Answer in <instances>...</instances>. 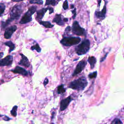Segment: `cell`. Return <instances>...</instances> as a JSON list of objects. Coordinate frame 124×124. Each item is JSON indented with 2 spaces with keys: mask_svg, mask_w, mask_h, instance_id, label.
<instances>
[{
  "mask_svg": "<svg viewBox=\"0 0 124 124\" xmlns=\"http://www.w3.org/2000/svg\"><path fill=\"white\" fill-rule=\"evenodd\" d=\"M88 84L87 79L85 77H80L70 83L69 88L78 91H83Z\"/></svg>",
  "mask_w": 124,
  "mask_h": 124,
  "instance_id": "6da1fadb",
  "label": "cell"
},
{
  "mask_svg": "<svg viewBox=\"0 0 124 124\" xmlns=\"http://www.w3.org/2000/svg\"><path fill=\"white\" fill-rule=\"evenodd\" d=\"M90 48V42L88 39H84L76 47V52L78 55L85 54Z\"/></svg>",
  "mask_w": 124,
  "mask_h": 124,
  "instance_id": "7a4b0ae2",
  "label": "cell"
},
{
  "mask_svg": "<svg viewBox=\"0 0 124 124\" xmlns=\"http://www.w3.org/2000/svg\"><path fill=\"white\" fill-rule=\"evenodd\" d=\"M24 4V3H22L20 4L15 5L11 11L10 18L13 20L18 19L23 12V5Z\"/></svg>",
  "mask_w": 124,
  "mask_h": 124,
  "instance_id": "3957f363",
  "label": "cell"
},
{
  "mask_svg": "<svg viewBox=\"0 0 124 124\" xmlns=\"http://www.w3.org/2000/svg\"><path fill=\"white\" fill-rule=\"evenodd\" d=\"M37 7L35 6H32L28 9V10L25 14L23 15L21 18L19 23L21 24H26L30 22L32 20V15L35 12L36 10Z\"/></svg>",
  "mask_w": 124,
  "mask_h": 124,
  "instance_id": "277c9868",
  "label": "cell"
},
{
  "mask_svg": "<svg viewBox=\"0 0 124 124\" xmlns=\"http://www.w3.org/2000/svg\"><path fill=\"white\" fill-rule=\"evenodd\" d=\"M81 41L78 37H64L61 41V43L65 46H70L78 44Z\"/></svg>",
  "mask_w": 124,
  "mask_h": 124,
  "instance_id": "5b68a950",
  "label": "cell"
},
{
  "mask_svg": "<svg viewBox=\"0 0 124 124\" xmlns=\"http://www.w3.org/2000/svg\"><path fill=\"white\" fill-rule=\"evenodd\" d=\"M72 32L74 34L77 35H84L86 36V31L84 28H81L79 25L77 21H75L73 22L72 27Z\"/></svg>",
  "mask_w": 124,
  "mask_h": 124,
  "instance_id": "8992f818",
  "label": "cell"
},
{
  "mask_svg": "<svg viewBox=\"0 0 124 124\" xmlns=\"http://www.w3.org/2000/svg\"><path fill=\"white\" fill-rule=\"evenodd\" d=\"M87 65V62L84 60H82L80 61L77 64L76 68L74 71L72 76H75L80 73L85 67L86 65Z\"/></svg>",
  "mask_w": 124,
  "mask_h": 124,
  "instance_id": "52a82bcc",
  "label": "cell"
},
{
  "mask_svg": "<svg viewBox=\"0 0 124 124\" xmlns=\"http://www.w3.org/2000/svg\"><path fill=\"white\" fill-rule=\"evenodd\" d=\"M17 30V27L16 25L12 26L10 27L7 28L4 32V36L5 39L10 38L14 32Z\"/></svg>",
  "mask_w": 124,
  "mask_h": 124,
  "instance_id": "ba28073f",
  "label": "cell"
},
{
  "mask_svg": "<svg viewBox=\"0 0 124 124\" xmlns=\"http://www.w3.org/2000/svg\"><path fill=\"white\" fill-rule=\"evenodd\" d=\"M72 100L73 99L70 96H69L67 98L62 100L60 103V110L63 111L65 110Z\"/></svg>",
  "mask_w": 124,
  "mask_h": 124,
  "instance_id": "9c48e42d",
  "label": "cell"
},
{
  "mask_svg": "<svg viewBox=\"0 0 124 124\" xmlns=\"http://www.w3.org/2000/svg\"><path fill=\"white\" fill-rule=\"evenodd\" d=\"M13 62V56L8 55L4 58L1 59L0 62V65L3 66H10Z\"/></svg>",
  "mask_w": 124,
  "mask_h": 124,
  "instance_id": "30bf717a",
  "label": "cell"
},
{
  "mask_svg": "<svg viewBox=\"0 0 124 124\" xmlns=\"http://www.w3.org/2000/svg\"><path fill=\"white\" fill-rule=\"evenodd\" d=\"M11 71L14 73L19 74L23 76H26L28 75V72L27 71H26L24 68L19 66H16L15 69L11 70Z\"/></svg>",
  "mask_w": 124,
  "mask_h": 124,
  "instance_id": "8fae6325",
  "label": "cell"
},
{
  "mask_svg": "<svg viewBox=\"0 0 124 124\" xmlns=\"http://www.w3.org/2000/svg\"><path fill=\"white\" fill-rule=\"evenodd\" d=\"M47 10H48V8H42V9H40V10L38 11L37 12V14H36V20L38 21V22H40V21H41L42 19L43 18V17L44 16L45 13L47 11Z\"/></svg>",
  "mask_w": 124,
  "mask_h": 124,
  "instance_id": "7c38bea8",
  "label": "cell"
},
{
  "mask_svg": "<svg viewBox=\"0 0 124 124\" xmlns=\"http://www.w3.org/2000/svg\"><path fill=\"white\" fill-rule=\"evenodd\" d=\"M20 54L21 56V59L18 62L19 64L24 66L26 67H29L30 65V63L28 59L27 58V57L21 53Z\"/></svg>",
  "mask_w": 124,
  "mask_h": 124,
  "instance_id": "4fadbf2b",
  "label": "cell"
},
{
  "mask_svg": "<svg viewBox=\"0 0 124 124\" xmlns=\"http://www.w3.org/2000/svg\"><path fill=\"white\" fill-rule=\"evenodd\" d=\"M106 14V4L104 5L103 9L101 11H96L95 12V15L97 18H101L102 19L105 17V15Z\"/></svg>",
  "mask_w": 124,
  "mask_h": 124,
  "instance_id": "5bb4252c",
  "label": "cell"
},
{
  "mask_svg": "<svg viewBox=\"0 0 124 124\" xmlns=\"http://www.w3.org/2000/svg\"><path fill=\"white\" fill-rule=\"evenodd\" d=\"M52 21L53 22H55L60 26H63L64 25V21L63 20H62V16L61 14H56Z\"/></svg>",
  "mask_w": 124,
  "mask_h": 124,
  "instance_id": "9a60e30c",
  "label": "cell"
},
{
  "mask_svg": "<svg viewBox=\"0 0 124 124\" xmlns=\"http://www.w3.org/2000/svg\"><path fill=\"white\" fill-rule=\"evenodd\" d=\"M88 61L89 62L90 66H91V68L93 69L94 67V65L96 63V59L94 56H91L88 58Z\"/></svg>",
  "mask_w": 124,
  "mask_h": 124,
  "instance_id": "2e32d148",
  "label": "cell"
},
{
  "mask_svg": "<svg viewBox=\"0 0 124 124\" xmlns=\"http://www.w3.org/2000/svg\"><path fill=\"white\" fill-rule=\"evenodd\" d=\"M39 24L43 25L46 28H52L54 25L51 24V23L49 21H40Z\"/></svg>",
  "mask_w": 124,
  "mask_h": 124,
  "instance_id": "e0dca14e",
  "label": "cell"
},
{
  "mask_svg": "<svg viewBox=\"0 0 124 124\" xmlns=\"http://www.w3.org/2000/svg\"><path fill=\"white\" fill-rule=\"evenodd\" d=\"M4 45L9 47V53L13 51L15 48V46L12 41H9L8 42H6L5 43H4Z\"/></svg>",
  "mask_w": 124,
  "mask_h": 124,
  "instance_id": "ac0fdd59",
  "label": "cell"
},
{
  "mask_svg": "<svg viewBox=\"0 0 124 124\" xmlns=\"http://www.w3.org/2000/svg\"><path fill=\"white\" fill-rule=\"evenodd\" d=\"M13 20L12 18H9L7 19L5 21H1V27L2 29H4L8 25H9L10 23L13 21Z\"/></svg>",
  "mask_w": 124,
  "mask_h": 124,
  "instance_id": "d6986e66",
  "label": "cell"
},
{
  "mask_svg": "<svg viewBox=\"0 0 124 124\" xmlns=\"http://www.w3.org/2000/svg\"><path fill=\"white\" fill-rule=\"evenodd\" d=\"M65 91H66V90L64 88V85L63 84H61V85H60V86H59L58 87L57 93L58 94H61V93H64L65 92Z\"/></svg>",
  "mask_w": 124,
  "mask_h": 124,
  "instance_id": "ffe728a7",
  "label": "cell"
},
{
  "mask_svg": "<svg viewBox=\"0 0 124 124\" xmlns=\"http://www.w3.org/2000/svg\"><path fill=\"white\" fill-rule=\"evenodd\" d=\"M31 49L32 50H36L37 52H40L41 51V48L38 44H36L35 45L32 46L31 47Z\"/></svg>",
  "mask_w": 124,
  "mask_h": 124,
  "instance_id": "44dd1931",
  "label": "cell"
},
{
  "mask_svg": "<svg viewBox=\"0 0 124 124\" xmlns=\"http://www.w3.org/2000/svg\"><path fill=\"white\" fill-rule=\"evenodd\" d=\"M57 4V2H56L55 0H46L45 5H52L53 6H55Z\"/></svg>",
  "mask_w": 124,
  "mask_h": 124,
  "instance_id": "7402d4cb",
  "label": "cell"
},
{
  "mask_svg": "<svg viewBox=\"0 0 124 124\" xmlns=\"http://www.w3.org/2000/svg\"><path fill=\"white\" fill-rule=\"evenodd\" d=\"M17 106H15L13 107L12 109L11 110V114L14 117H16L17 115Z\"/></svg>",
  "mask_w": 124,
  "mask_h": 124,
  "instance_id": "603a6c76",
  "label": "cell"
},
{
  "mask_svg": "<svg viewBox=\"0 0 124 124\" xmlns=\"http://www.w3.org/2000/svg\"><path fill=\"white\" fill-rule=\"evenodd\" d=\"M29 2L31 4L36 3L39 5H42L43 3L42 0H29Z\"/></svg>",
  "mask_w": 124,
  "mask_h": 124,
  "instance_id": "cb8c5ba5",
  "label": "cell"
},
{
  "mask_svg": "<svg viewBox=\"0 0 124 124\" xmlns=\"http://www.w3.org/2000/svg\"><path fill=\"white\" fill-rule=\"evenodd\" d=\"M97 71H94L93 73H91L90 74H89L88 75V77L90 78V79H92V78H96V76H97Z\"/></svg>",
  "mask_w": 124,
  "mask_h": 124,
  "instance_id": "d4e9b609",
  "label": "cell"
},
{
  "mask_svg": "<svg viewBox=\"0 0 124 124\" xmlns=\"http://www.w3.org/2000/svg\"><path fill=\"white\" fill-rule=\"evenodd\" d=\"M5 9V5L2 3H0V16H1L2 14L3 13Z\"/></svg>",
  "mask_w": 124,
  "mask_h": 124,
  "instance_id": "484cf974",
  "label": "cell"
},
{
  "mask_svg": "<svg viewBox=\"0 0 124 124\" xmlns=\"http://www.w3.org/2000/svg\"><path fill=\"white\" fill-rule=\"evenodd\" d=\"M62 7H63V9L65 10L68 9V1H67V0H65L63 3V6H62Z\"/></svg>",
  "mask_w": 124,
  "mask_h": 124,
  "instance_id": "4316f807",
  "label": "cell"
},
{
  "mask_svg": "<svg viewBox=\"0 0 124 124\" xmlns=\"http://www.w3.org/2000/svg\"><path fill=\"white\" fill-rule=\"evenodd\" d=\"M122 122L120 121V119H118V118H116L112 122L111 124H122Z\"/></svg>",
  "mask_w": 124,
  "mask_h": 124,
  "instance_id": "83f0119b",
  "label": "cell"
},
{
  "mask_svg": "<svg viewBox=\"0 0 124 124\" xmlns=\"http://www.w3.org/2000/svg\"><path fill=\"white\" fill-rule=\"evenodd\" d=\"M72 12L73 14V18H75L76 17V8H74V9L72 11Z\"/></svg>",
  "mask_w": 124,
  "mask_h": 124,
  "instance_id": "f1b7e54d",
  "label": "cell"
},
{
  "mask_svg": "<svg viewBox=\"0 0 124 124\" xmlns=\"http://www.w3.org/2000/svg\"><path fill=\"white\" fill-rule=\"evenodd\" d=\"M48 83V79L47 78H46L45 79L44 81V82H43V84H44V86H46V84H47Z\"/></svg>",
  "mask_w": 124,
  "mask_h": 124,
  "instance_id": "f546056e",
  "label": "cell"
},
{
  "mask_svg": "<svg viewBox=\"0 0 124 124\" xmlns=\"http://www.w3.org/2000/svg\"><path fill=\"white\" fill-rule=\"evenodd\" d=\"M48 10L49 11V14H51L54 12L53 9L52 7H48Z\"/></svg>",
  "mask_w": 124,
  "mask_h": 124,
  "instance_id": "4dcf8cb0",
  "label": "cell"
},
{
  "mask_svg": "<svg viewBox=\"0 0 124 124\" xmlns=\"http://www.w3.org/2000/svg\"><path fill=\"white\" fill-rule=\"evenodd\" d=\"M11 119L10 118H9V117H8L7 116H4V118H3V120H5V121H9Z\"/></svg>",
  "mask_w": 124,
  "mask_h": 124,
  "instance_id": "1f68e13d",
  "label": "cell"
},
{
  "mask_svg": "<svg viewBox=\"0 0 124 124\" xmlns=\"http://www.w3.org/2000/svg\"><path fill=\"white\" fill-rule=\"evenodd\" d=\"M70 30H71V28H70V26H67V28L65 29V31H70Z\"/></svg>",
  "mask_w": 124,
  "mask_h": 124,
  "instance_id": "d6a6232c",
  "label": "cell"
},
{
  "mask_svg": "<svg viewBox=\"0 0 124 124\" xmlns=\"http://www.w3.org/2000/svg\"><path fill=\"white\" fill-rule=\"evenodd\" d=\"M13 1H16V2H19V1H22L23 0H12Z\"/></svg>",
  "mask_w": 124,
  "mask_h": 124,
  "instance_id": "836d02e7",
  "label": "cell"
},
{
  "mask_svg": "<svg viewBox=\"0 0 124 124\" xmlns=\"http://www.w3.org/2000/svg\"><path fill=\"white\" fill-rule=\"evenodd\" d=\"M63 20L64 22H67L68 21V18H64Z\"/></svg>",
  "mask_w": 124,
  "mask_h": 124,
  "instance_id": "e575fe53",
  "label": "cell"
},
{
  "mask_svg": "<svg viewBox=\"0 0 124 124\" xmlns=\"http://www.w3.org/2000/svg\"><path fill=\"white\" fill-rule=\"evenodd\" d=\"M101 0H98V7H99V5H100V2H101Z\"/></svg>",
  "mask_w": 124,
  "mask_h": 124,
  "instance_id": "d590c367",
  "label": "cell"
},
{
  "mask_svg": "<svg viewBox=\"0 0 124 124\" xmlns=\"http://www.w3.org/2000/svg\"><path fill=\"white\" fill-rule=\"evenodd\" d=\"M74 5H73V4H71V8H74Z\"/></svg>",
  "mask_w": 124,
  "mask_h": 124,
  "instance_id": "8d00e7d4",
  "label": "cell"
},
{
  "mask_svg": "<svg viewBox=\"0 0 124 124\" xmlns=\"http://www.w3.org/2000/svg\"><path fill=\"white\" fill-rule=\"evenodd\" d=\"M0 55H1V56H0V58H2V55H3V52H1V53H0Z\"/></svg>",
  "mask_w": 124,
  "mask_h": 124,
  "instance_id": "74e56055",
  "label": "cell"
},
{
  "mask_svg": "<svg viewBox=\"0 0 124 124\" xmlns=\"http://www.w3.org/2000/svg\"><path fill=\"white\" fill-rule=\"evenodd\" d=\"M60 0H59V1H60Z\"/></svg>",
  "mask_w": 124,
  "mask_h": 124,
  "instance_id": "f35d334b",
  "label": "cell"
}]
</instances>
